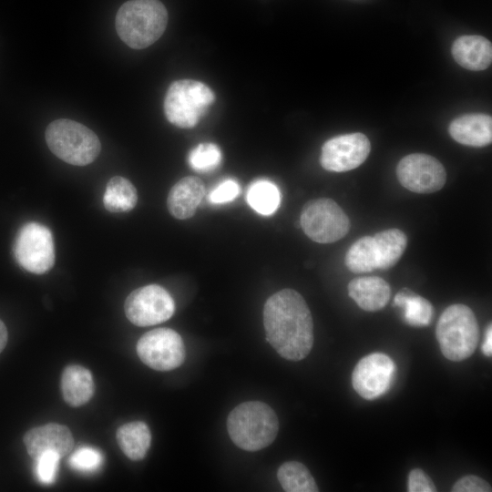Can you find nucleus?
Wrapping results in <instances>:
<instances>
[{
	"label": "nucleus",
	"mask_w": 492,
	"mask_h": 492,
	"mask_svg": "<svg viewBox=\"0 0 492 492\" xmlns=\"http://www.w3.org/2000/svg\"><path fill=\"white\" fill-rule=\"evenodd\" d=\"M407 489L409 492H435L436 486L427 475L419 468L410 471L408 476Z\"/></svg>",
	"instance_id": "nucleus-31"
},
{
	"label": "nucleus",
	"mask_w": 492,
	"mask_h": 492,
	"mask_svg": "<svg viewBox=\"0 0 492 492\" xmlns=\"http://www.w3.org/2000/svg\"><path fill=\"white\" fill-rule=\"evenodd\" d=\"M24 444L34 460L48 451L62 457L72 450L74 438L66 425L50 423L28 430L24 436Z\"/></svg>",
	"instance_id": "nucleus-14"
},
{
	"label": "nucleus",
	"mask_w": 492,
	"mask_h": 492,
	"mask_svg": "<svg viewBox=\"0 0 492 492\" xmlns=\"http://www.w3.org/2000/svg\"><path fill=\"white\" fill-rule=\"evenodd\" d=\"M436 334L441 352L448 360L460 362L470 357L479 340L474 312L462 303L448 306L438 319Z\"/></svg>",
	"instance_id": "nucleus-4"
},
{
	"label": "nucleus",
	"mask_w": 492,
	"mask_h": 492,
	"mask_svg": "<svg viewBox=\"0 0 492 492\" xmlns=\"http://www.w3.org/2000/svg\"><path fill=\"white\" fill-rule=\"evenodd\" d=\"M61 392L66 403L73 407L87 404L95 392L90 371L78 364L67 365L61 376Z\"/></svg>",
	"instance_id": "nucleus-19"
},
{
	"label": "nucleus",
	"mask_w": 492,
	"mask_h": 492,
	"mask_svg": "<svg viewBox=\"0 0 492 492\" xmlns=\"http://www.w3.org/2000/svg\"><path fill=\"white\" fill-rule=\"evenodd\" d=\"M348 293L361 309L375 312L388 302L391 288L380 277L364 276L354 278L348 283Z\"/></svg>",
	"instance_id": "nucleus-18"
},
{
	"label": "nucleus",
	"mask_w": 492,
	"mask_h": 492,
	"mask_svg": "<svg viewBox=\"0 0 492 492\" xmlns=\"http://www.w3.org/2000/svg\"><path fill=\"white\" fill-rule=\"evenodd\" d=\"M137 201V190L128 179L115 176L108 180L103 196L107 210L115 213L129 211Z\"/></svg>",
	"instance_id": "nucleus-22"
},
{
	"label": "nucleus",
	"mask_w": 492,
	"mask_h": 492,
	"mask_svg": "<svg viewBox=\"0 0 492 492\" xmlns=\"http://www.w3.org/2000/svg\"><path fill=\"white\" fill-rule=\"evenodd\" d=\"M454 492H490L491 486L484 479L469 475L463 477L453 486Z\"/></svg>",
	"instance_id": "nucleus-32"
},
{
	"label": "nucleus",
	"mask_w": 492,
	"mask_h": 492,
	"mask_svg": "<svg viewBox=\"0 0 492 492\" xmlns=\"http://www.w3.org/2000/svg\"><path fill=\"white\" fill-rule=\"evenodd\" d=\"M227 430L231 441L246 451L270 446L278 434L279 421L273 409L260 401L244 402L229 414Z\"/></svg>",
	"instance_id": "nucleus-3"
},
{
	"label": "nucleus",
	"mask_w": 492,
	"mask_h": 492,
	"mask_svg": "<svg viewBox=\"0 0 492 492\" xmlns=\"http://www.w3.org/2000/svg\"><path fill=\"white\" fill-rule=\"evenodd\" d=\"M396 176L403 187L415 193L436 192L443 188L446 179L441 162L424 153H413L401 159Z\"/></svg>",
	"instance_id": "nucleus-11"
},
{
	"label": "nucleus",
	"mask_w": 492,
	"mask_h": 492,
	"mask_svg": "<svg viewBox=\"0 0 492 492\" xmlns=\"http://www.w3.org/2000/svg\"><path fill=\"white\" fill-rule=\"evenodd\" d=\"M116 438L125 456L138 461L146 456L150 446L151 434L146 423L136 421L119 426Z\"/></svg>",
	"instance_id": "nucleus-20"
},
{
	"label": "nucleus",
	"mask_w": 492,
	"mask_h": 492,
	"mask_svg": "<svg viewBox=\"0 0 492 492\" xmlns=\"http://www.w3.org/2000/svg\"><path fill=\"white\" fill-rule=\"evenodd\" d=\"M394 303L403 309L404 318L408 324L418 327L429 324L433 307L424 297L409 289H403L395 294Z\"/></svg>",
	"instance_id": "nucleus-23"
},
{
	"label": "nucleus",
	"mask_w": 492,
	"mask_h": 492,
	"mask_svg": "<svg viewBox=\"0 0 492 492\" xmlns=\"http://www.w3.org/2000/svg\"><path fill=\"white\" fill-rule=\"evenodd\" d=\"M60 456L58 454L48 451L42 454L36 461V472L38 480L46 485L53 483L58 469Z\"/></svg>",
	"instance_id": "nucleus-29"
},
{
	"label": "nucleus",
	"mask_w": 492,
	"mask_h": 492,
	"mask_svg": "<svg viewBox=\"0 0 492 492\" xmlns=\"http://www.w3.org/2000/svg\"><path fill=\"white\" fill-rule=\"evenodd\" d=\"M451 52L456 62L468 70H484L491 65V42L481 36L465 35L457 37Z\"/></svg>",
	"instance_id": "nucleus-16"
},
{
	"label": "nucleus",
	"mask_w": 492,
	"mask_h": 492,
	"mask_svg": "<svg viewBox=\"0 0 492 492\" xmlns=\"http://www.w3.org/2000/svg\"><path fill=\"white\" fill-rule=\"evenodd\" d=\"M266 339L284 359L305 358L313 344V323L303 297L292 289L270 296L263 307Z\"/></svg>",
	"instance_id": "nucleus-1"
},
{
	"label": "nucleus",
	"mask_w": 492,
	"mask_h": 492,
	"mask_svg": "<svg viewBox=\"0 0 492 492\" xmlns=\"http://www.w3.org/2000/svg\"><path fill=\"white\" fill-rule=\"evenodd\" d=\"M7 339H8L7 329L5 323H3V321L0 320V354L5 347Z\"/></svg>",
	"instance_id": "nucleus-34"
},
{
	"label": "nucleus",
	"mask_w": 492,
	"mask_h": 492,
	"mask_svg": "<svg viewBox=\"0 0 492 492\" xmlns=\"http://www.w3.org/2000/svg\"><path fill=\"white\" fill-rule=\"evenodd\" d=\"M373 238L377 254V269H390L399 261L406 248V235L398 229H389L376 233Z\"/></svg>",
	"instance_id": "nucleus-21"
},
{
	"label": "nucleus",
	"mask_w": 492,
	"mask_h": 492,
	"mask_svg": "<svg viewBox=\"0 0 492 492\" xmlns=\"http://www.w3.org/2000/svg\"><path fill=\"white\" fill-rule=\"evenodd\" d=\"M395 374L394 361L383 353H374L357 363L353 371L352 384L360 396L374 400L387 392Z\"/></svg>",
	"instance_id": "nucleus-12"
},
{
	"label": "nucleus",
	"mask_w": 492,
	"mask_h": 492,
	"mask_svg": "<svg viewBox=\"0 0 492 492\" xmlns=\"http://www.w3.org/2000/svg\"><path fill=\"white\" fill-rule=\"evenodd\" d=\"M448 131L462 145L485 147L492 141V118L486 114L463 115L450 123Z\"/></svg>",
	"instance_id": "nucleus-17"
},
{
	"label": "nucleus",
	"mask_w": 492,
	"mask_h": 492,
	"mask_svg": "<svg viewBox=\"0 0 492 492\" xmlns=\"http://www.w3.org/2000/svg\"><path fill=\"white\" fill-rule=\"evenodd\" d=\"M13 251L19 266L35 274H43L55 264L52 232L46 226L38 222H27L19 229Z\"/></svg>",
	"instance_id": "nucleus-7"
},
{
	"label": "nucleus",
	"mask_w": 492,
	"mask_h": 492,
	"mask_svg": "<svg viewBox=\"0 0 492 492\" xmlns=\"http://www.w3.org/2000/svg\"><path fill=\"white\" fill-rule=\"evenodd\" d=\"M482 352L486 356L490 357L492 354V328L488 325L485 334V340L482 344Z\"/></svg>",
	"instance_id": "nucleus-33"
},
{
	"label": "nucleus",
	"mask_w": 492,
	"mask_h": 492,
	"mask_svg": "<svg viewBox=\"0 0 492 492\" xmlns=\"http://www.w3.org/2000/svg\"><path fill=\"white\" fill-rule=\"evenodd\" d=\"M127 318L137 326H151L169 320L175 303L160 285L149 284L132 291L124 304Z\"/></svg>",
	"instance_id": "nucleus-10"
},
{
	"label": "nucleus",
	"mask_w": 492,
	"mask_h": 492,
	"mask_svg": "<svg viewBox=\"0 0 492 492\" xmlns=\"http://www.w3.org/2000/svg\"><path fill=\"white\" fill-rule=\"evenodd\" d=\"M168 12L159 0H130L116 15V30L131 48L142 49L155 43L164 33Z\"/></svg>",
	"instance_id": "nucleus-2"
},
{
	"label": "nucleus",
	"mask_w": 492,
	"mask_h": 492,
	"mask_svg": "<svg viewBox=\"0 0 492 492\" xmlns=\"http://www.w3.org/2000/svg\"><path fill=\"white\" fill-rule=\"evenodd\" d=\"M277 478L286 492L319 491L308 468L297 461L283 463L277 471Z\"/></svg>",
	"instance_id": "nucleus-24"
},
{
	"label": "nucleus",
	"mask_w": 492,
	"mask_h": 492,
	"mask_svg": "<svg viewBox=\"0 0 492 492\" xmlns=\"http://www.w3.org/2000/svg\"><path fill=\"white\" fill-rule=\"evenodd\" d=\"M246 200L256 212L268 216L278 209L281 196L278 188L272 181L258 179L250 185Z\"/></svg>",
	"instance_id": "nucleus-25"
},
{
	"label": "nucleus",
	"mask_w": 492,
	"mask_h": 492,
	"mask_svg": "<svg viewBox=\"0 0 492 492\" xmlns=\"http://www.w3.org/2000/svg\"><path fill=\"white\" fill-rule=\"evenodd\" d=\"M215 100L211 88L193 79L172 82L164 98V112L173 125L190 128L196 126Z\"/></svg>",
	"instance_id": "nucleus-6"
},
{
	"label": "nucleus",
	"mask_w": 492,
	"mask_h": 492,
	"mask_svg": "<svg viewBox=\"0 0 492 492\" xmlns=\"http://www.w3.org/2000/svg\"><path fill=\"white\" fill-rule=\"evenodd\" d=\"M240 193V185L234 179H225L216 186L209 194L213 204H222L233 200Z\"/></svg>",
	"instance_id": "nucleus-30"
},
{
	"label": "nucleus",
	"mask_w": 492,
	"mask_h": 492,
	"mask_svg": "<svg viewBox=\"0 0 492 492\" xmlns=\"http://www.w3.org/2000/svg\"><path fill=\"white\" fill-rule=\"evenodd\" d=\"M102 463L103 455L101 452L90 446L79 447L68 459L71 468L83 473H92L98 470Z\"/></svg>",
	"instance_id": "nucleus-28"
},
{
	"label": "nucleus",
	"mask_w": 492,
	"mask_h": 492,
	"mask_svg": "<svg viewBox=\"0 0 492 492\" xmlns=\"http://www.w3.org/2000/svg\"><path fill=\"white\" fill-rule=\"evenodd\" d=\"M345 265L354 273L369 272L377 269V254L374 238L364 236L347 251Z\"/></svg>",
	"instance_id": "nucleus-26"
},
{
	"label": "nucleus",
	"mask_w": 492,
	"mask_h": 492,
	"mask_svg": "<svg viewBox=\"0 0 492 492\" xmlns=\"http://www.w3.org/2000/svg\"><path fill=\"white\" fill-rule=\"evenodd\" d=\"M46 141L58 159L74 166L93 162L101 149L97 136L83 124L67 118L52 121L46 129Z\"/></svg>",
	"instance_id": "nucleus-5"
},
{
	"label": "nucleus",
	"mask_w": 492,
	"mask_h": 492,
	"mask_svg": "<svg viewBox=\"0 0 492 492\" xmlns=\"http://www.w3.org/2000/svg\"><path fill=\"white\" fill-rule=\"evenodd\" d=\"M300 223L304 233L319 243L337 241L350 229L345 212L334 200L327 198L308 201L302 210Z\"/></svg>",
	"instance_id": "nucleus-8"
},
{
	"label": "nucleus",
	"mask_w": 492,
	"mask_h": 492,
	"mask_svg": "<svg viewBox=\"0 0 492 492\" xmlns=\"http://www.w3.org/2000/svg\"><path fill=\"white\" fill-rule=\"evenodd\" d=\"M221 151L213 143H200L188 156L190 166L199 172H209L215 169L221 161Z\"/></svg>",
	"instance_id": "nucleus-27"
},
{
	"label": "nucleus",
	"mask_w": 492,
	"mask_h": 492,
	"mask_svg": "<svg viewBox=\"0 0 492 492\" xmlns=\"http://www.w3.org/2000/svg\"><path fill=\"white\" fill-rule=\"evenodd\" d=\"M205 194V187L200 178H182L170 189L167 207L169 213L178 220H186L194 215Z\"/></svg>",
	"instance_id": "nucleus-15"
},
{
	"label": "nucleus",
	"mask_w": 492,
	"mask_h": 492,
	"mask_svg": "<svg viewBox=\"0 0 492 492\" xmlns=\"http://www.w3.org/2000/svg\"><path fill=\"white\" fill-rule=\"evenodd\" d=\"M139 359L156 371H170L185 360V346L180 335L169 328H157L144 333L137 343Z\"/></svg>",
	"instance_id": "nucleus-9"
},
{
	"label": "nucleus",
	"mask_w": 492,
	"mask_h": 492,
	"mask_svg": "<svg viewBox=\"0 0 492 492\" xmlns=\"http://www.w3.org/2000/svg\"><path fill=\"white\" fill-rule=\"evenodd\" d=\"M370 150L371 143L363 133L336 136L323 145L320 163L328 171H348L364 162Z\"/></svg>",
	"instance_id": "nucleus-13"
}]
</instances>
